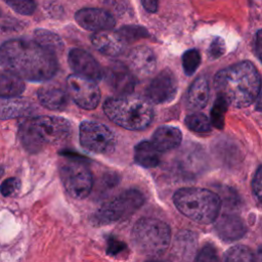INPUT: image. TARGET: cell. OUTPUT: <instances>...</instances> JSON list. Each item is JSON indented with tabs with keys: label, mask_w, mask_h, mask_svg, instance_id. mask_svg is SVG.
Returning a JSON list of instances; mask_svg holds the SVG:
<instances>
[{
	"label": "cell",
	"mask_w": 262,
	"mask_h": 262,
	"mask_svg": "<svg viewBox=\"0 0 262 262\" xmlns=\"http://www.w3.org/2000/svg\"><path fill=\"white\" fill-rule=\"evenodd\" d=\"M75 19L80 27L93 32L112 30L116 25L114 16L108 11L100 8L80 9L75 14Z\"/></svg>",
	"instance_id": "4fadbf2b"
},
{
	"label": "cell",
	"mask_w": 262,
	"mask_h": 262,
	"mask_svg": "<svg viewBox=\"0 0 262 262\" xmlns=\"http://www.w3.org/2000/svg\"><path fill=\"white\" fill-rule=\"evenodd\" d=\"M34 40L41 46L53 51L54 53L62 50L63 48V43L60 37L55 33L47 30H36L34 33Z\"/></svg>",
	"instance_id": "cb8c5ba5"
},
{
	"label": "cell",
	"mask_w": 262,
	"mask_h": 262,
	"mask_svg": "<svg viewBox=\"0 0 262 262\" xmlns=\"http://www.w3.org/2000/svg\"><path fill=\"white\" fill-rule=\"evenodd\" d=\"M177 89L178 83L173 72L164 70L150 81L145 89V96L150 103H166L174 99Z\"/></svg>",
	"instance_id": "8fae6325"
},
{
	"label": "cell",
	"mask_w": 262,
	"mask_h": 262,
	"mask_svg": "<svg viewBox=\"0 0 262 262\" xmlns=\"http://www.w3.org/2000/svg\"><path fill=\"white\" fill-rule=\"evenodd\" d=\"M141 3L144 9L150 13H154L158 10L159 0H141Z\"/></svg>",
	"instance_id": "d590c367"
},
{
	"label": "cell",
	"mask_w": 262,
	"mask_h": 262,
	"mask_svg": "<svg viewBox=\"0 0 262 262\" xmlns=\"http://www.w3.org/2000/svg\"><path fill=\"white\" fill-rule=\"evenodd\" d=\"M185 124L188 129L199 133L209 132L211 130V121L210 119L202 113H194L188 115L185 118Z\"/></svg>",
	"instance_id": "d4e9b609"
},
{
	"label": "cell",
	"mask_w": 262,
	"mask_h": 262,
	"mask_svg": "<svg viewBox=\"0 0 262 262\" xmlns=\"http://www.w3.org/2000/svg\"><path fill=\"white\" fill-rule=\"evenodd\" d=\"M227 106H228V103L221 96H218L211 111V121H212L211 124H213L214 127L218 129L223 128L224 115L227 110Z\"/></svg>",
	"instance_id": "83f0119b"
},
{
	"label": "cell",
	"mask_w": 262,
	"mask_h": 262,
	"mask_svg": "<svg viewBox=\"0 0 262 262\" xmlns=\"http://www.w3.org/2000/svg\"><path fill=\"white\" fill-rule=\"evenodd\" d=\"M225 261H243L251 262L255 260L253 252L245 246H234L226 251L224 254Z\"/></svg>",
	"instance_id": "484cf974"
},
{
	"label": "cell",
	"mask_w": 262,
	"mask_h": 262,
	"mask_svg": "<svg viewBox=\"0 0 262 262\" xmlns=\"http://www.w3.org/2000/svg\"><path fill=\"white\" fill-rule=\"evenodd\" d=\"M24 79L9 70L0 71V97L19 96L25 90Z\"/></svg>",
	"instance_id": "7402d4cb"
},
{
	"label": "cell",
	"mask_w": 262,
	"mask_h": 262,
	"mask_svg": "<svg viewBox=\"0 0 262 262\" xmlns=\"http://www.w3.org/2000/svg\"><path fill=\"white\" fill-rule=\"evenodd\" d=\"M218 96L228 105L243 108L251 105L260 93V75L249 60H244L219 71L214 78Z\"/></svg>",
	"instance_id": "7a4b0ae2"
},
{
	"label": "cell",
	"mask_w": 262,
	"mask_h": 262,
	"mask_svg": "<svg viewBox=\"0 0 262 262\" xmlns=\"http://www.w3.org/2000/svg\"><path fill=\"white\" fill-rule=\"evenodd\" d=\"M209 83L205 77L196 78L190 85L187 97L186 104L187 107L191 111H200L204 108L209 99Z\"/></svg>",
	"instance_id": "44dd1931"
},
{
	"label": "cell",
	"mask_w": 262,
	"mask_h": 262,
	"mask_svg": "<svg viewBox=\"0 0 262 262\" xmlns=\"http://www.w3.org/2000/svg\"><path fill=\"white\" fill-rule=\"evenodd\" d=\"M176 208L186 217L200 224H209L218 217L221 200L212 190L201 187H183L173 196Z\"/></svg>",
	"instance_id": "5b68a950"
},
{
	"label": "cell",
	"mask_w": 262,
	"mask_h": 262,
	"mask_svg": "<svg viewBox=\"0 0 262 262\" xmlns=\"http://www.w3.org/2000/svg\"><path fill=\"white\" fill-rule=\"evenodd\" d=\"M125 244L117 238H110L107 242V247H106V253L108 255H117L121 251L125 249Z\"/></svg>",
	"instance_id": "e575fe53"
},
{
	"label": "cell",
	"mask_w": 262,
	"mask_h": 262,
	"mask_svg": "<svg viewBox=\"0 0 262 262\" xmlns=\"http://www.w3.org/2000/svg\"><path fill=\"white\" fill-rule=\"evenodd\" d=\"M37 95L40 103L51 111H62L69 102V94L60 86L51 83L40 87Z\"/></svg>",
	"instance_id": "ac0fdd59"
},
{
	"label": "cell",
	"mask_w": 262,
	"mask_h": 262,
	"mask_svg": "<svg viewBox=\"0 0 262 262\" xmlns=\"http://www.w3.org/2000/svg\"><path fill=\"white\" fill-rule=\"evenodd\" d=\"M68 62L76 75L91 79L93 81H99L103 76L100 64L90 53L83 49H72L68 55Z\"/></svg>",
	"instance_id": "7c38bea8"
},
{
	"label": "cell",
	"mask_w": 262,
	"mask_h": 262,
	"mask_svg": "<svg viewBox=\"0 0 262 262\" xmlns=\"http://www.w3.org/2000/svg\"><path fill=\"white\" fill-rule=\"evenodd\" d=\"M61 183L67 193L75 200H83L92 189V174L82 162L67 161L59 168Z\"/></svg>",
	"instance_id": "ba28073f"
},
{
	"label": "cell",
	"mask_w": 262,
	"mask_h": 262,
	"mask_svg": "<svg viewBox=\"0 0 262 262\" xmlns=\"http://www.w3.org/2000/svg\"><path fill=\"white\" fill-rule=\"evenodd\" d=\"M160 154L151 142L141 141L134 148V160L144 168H154L161 162Z\"/></svg>",
	"instance_id": "603a6c76"
},
{
	"label": "cell",
	"mask_w": 262,
	"mask_h": 262,
	"mask_svg": "<svg viewBox=\"0 0 262 262\" xmlns=\"http://www.w3.org/2000/svg\"><path fill=\"white\" fill-rule=\"evenodd\" d=\"M103 111L111 121L129 130H143L154 119L151 103L131 93L107 98Z\"/></svg>",
	"instance_id": "277c9868"
},
{
	"label": "cell",
	"mask_w": 262,
	"mask_h": 262,
	"mask_svg": "<svg viewBox=\"0 0 262 262\" xmlns=\"http://www.w3.org/2000/svg\"><path fill=\"white\" fill-rule=\"evenodd\" d=\"M132 241L140 253L157 256L164 253L171 241V230L167 223L155 218H140L131 232Z\"/></svg>",
	"instance_id": "8992f818"
},
{
	"label": "cell",
	"mask_w": 262,
	"mask_h": 262,
	"mask_svg": "<svg viewBox=\"0 0 262 262\" xmlns=\"http://www.w3.org/2000/svg\"><path fill=\"white\" fill-rule=\"evenodd\" d=\"M118 32L124 37V39L127 41V43L137 40L139 38L146 37L148 34L144 28L141 27H136V26H127V27H122Z\"/></svg>",
	"instance_id": "f546056e"
},
{
	"label": "cell",
	"mask_w": 262,
	"mask_h": 262,
	"mask_svg": "<svg viewBox=\"0 0 262 262\" xmlns=\"http://www.w3.org/2000/svg\"><path fill=\"white\" fill-rule=\"evenodd\" d=\"M33 111L30 101L14 97H0V120H8L28 116Z\"/></svg>",
	"instance_id": "ffe728a7"
},
{
	"label": "cell",
	"mask_w": 262,
	"mask_h": 262,
	"mask_svg": "<svg viewBox=\"0 0 262 262\" xmlns=\"http://www.w3.org/2000/svg\"><path fill=\"white\" fill-rule=\"evenodd\" d=\"M0 64L24 80L43 82L57 72L56 53L35 40L13 39L0 46Z\"/></svg>",
	"instance_id": "6da1fadb"
},
{
	"label": "cell",
	"mask_w": 262,
	"mask_h": 262,
	"mask_svg": "<svg viewBox=\"0 0 262 262\" xmlns=\"http://www.w3.org/2000/svg\"><path fill=\"white\" fill-rule=\"evenodd\" d=\"M181 140L182 132L173 126L159 127L151 137V143L161 152L177 147Z\"/></svg>",
	"instance_id": "d6986e66"
},
{
	"label": "cell",
	"mask_w": 262,
	"mask_h": 262,
	"mask_svg": "<svg viewBox=\"0 0 262 262\" xmlns=\"http://www.w3.org/2000/svg\"><path fill=\"white\" fill-rule=\"evenodd\" d=\"M19 188H20V181L17 178L12 177V178H7L2 182L0 186V191L4 196H11L16 194Z\"/></svg>",
	"instance_id": "4dcf8cb0"
},
{
	"label": "cell",
	"mask_w": 262,
	"mask_h": 262,
	"mask_svg": "<svg viewBox=\"0 0 262 262\" xmlns=\"http://www.w3.org/2000/svg\"><path fill=\"white\" fill-rule=\"evenodd\" d=\"M201 63V54L196 49H189L182 55V68L187 76H191Z\"/></svg>",
	"instance_id": "4316f807"
},
{
	"label": "cell",
	"mask_w": 262,
	"mask_h": 262,
	"mask_svg": "<svg viewBox=\"0 0 262 262\" xmlns=\"http://www.w3.org/2000/svg\"><path fill=\"white\" fill-rule=\"evenodd\" d=\"M157 57L151 48L140 45L133 48L128 55V68L133 75L144 78L156 70Z\"/></svg>",
	"instance_id": "5bb4252c"
},
{
	"label": "cell",
	"mask_w": 262,
	"mask_h": 262,
	"mask_svg": "<svg viewBox=\"0 0 262 262\" xmlns=\"http://www.w3.org/2000/svg\"><path fill=\"white\" fill-rule=\"evenodd\" d=\"M144 203L143 194L137 189H127L99 207L91 217L96 226L108 225L134 214Z\"/></svg>",
	"instance_id": "52a82bcc"
},
{
	"label": "cell",
	"mask_w": 262,
	"mask_h": 262,
	"mask_svg": "<svg viewBox=\"0 0 262 262\" xmlns=\"http://www.w3.org/2000/svg\"><path fill=\"white\" fill-rule=\"evenodd\" d=\"M91 42L100 53L113 57L122 54L128 44L118 31L112 30L95 32L91 36Z\"/></svg>",
	"instance_id": "9a60e30c"
},
{
	"label": "cell",
	"mask_w": 262,
	"mask_h": 262,
	"mask_svg": "<svg viewBox=\"0 0 262 262\" xmlns=\"http://www.w3.org/2000/svg\"><path fill=\"white\" fill-rule=\"evenodd\" d=\"M15 12L23 15H30L36 9L35 0H2Z\"/></svg>",
	"instance_id": "f1b7e54d"
},
{
	"label": "cell",
	"mask_w": 262,
	"mask_h": 262,
	"mask_svg": "<svg viewBox=\"0 0 262 262\" xmlns=\"http://www.w3.org/2000/svg\"><path fill=\"white\" fill-rule=\"evenodd\" d=\"M261 182H262V169H261V166H259L254 175L253 181H252L253 192H254L255 198L257 199L258 203H260V201H261V189H262Z\"/></svg>",
	"instance_id": "836d02e7"
},
{
	"label": "cell",
	"mask_w": 262,
	"mask_h": 262,
	"mask_svg": "<svg viewBox=\"0 0 262 262\" xmlns=\"http://www.w3.org/2000/svg\"><path fill=\"white\" fill-rule=\"evenodd\" d=\"M215 229L219 237L225 242H233L242 238L247 227L243 219L233 214H224L216 222Z\"/></svg>",
	"instance_id": "e0dca14e"
},
{
	"label": "cell",
	"mask_w": 262,
	"mask_h": 262,
	"mask_svg": "<svg viewBox=\"0 0 262 262\" xmlns=\"http://www.w3.org/2000/svg\"><path fill=\"white\" fill-rule=\"evenodd\" d=\"M195 261H217L218 257L213 246H205L194 258Z\"/></svg>",
	"instance_id": "d6a6232c"
},
{
	"label": "cell",
	"mask_w": 262,
	"mask_h": 262,
	"mask_svg": "<svg viewBox=\"0 0 262 262\" xmlns=\"http://www.w3.org/2000/svg\"><path fill=\"white\" fill-rule=\"evenodd\" d=\"M255 46H254V49H255V52L258 56V58H261V30H259L257 33H256V36H255Z\"/></svg>",
	"instance_id": "8d00e7d4"
},
{
	"label": "cell",
	"mask_w": 262,
	"mask_h": 262,
	"mask_svg": "<svg viewBox=\"0 0 262 262\" xmlns=\"http://www.w3.org/2000/svg\"><path fill=\"white\" fill-rule=\"evenodd\" d=\"M69 95L80 107L94 110L100 100V90L95 81L73 74L67 79Z\"/></svg>",
	"instance_id": "30bf717a"
},
{
	"label": "cell",
	"mask_w": 262,
	"mask_h": 262,
	"mask_svg": "<svg viewBox=\"0 0 262 262\" xmlns=\"http://www.w3.org/2000/svg\"><path fill=\"white\" fill-rule=\"evenodd\" d=\"M79 137L81 145L94 154L111 155L114 152L117 144L113 131L107 126L94 121H84L81 123Z\"/></svg>",
	"instance_id": "9c48e42d"
},
{
	"label": "cell",
	"mask_w": 262,
	"mask_h": 262,
	"mask_svg": "<svg viewBox=\"0 0 262 262\" xmlns=\"http://www.w3.org/2000/svg\"><path fill=\"white\" fill-rule=\"evenodd\" d=\"M107 83L119 95L130 94L135 85V79L128 67L121 62H115L107 72Z\"/></svg>",
	"instance_id": "2e32d148"
},
{
	"label": "cell",
	"mask_w": 262,
	"mask_h": 262,
	"mask_svg": "<svg viewBox=\"0 0 262 262\" xmlns=\"http://www.w3.org/2000/svg\"><path fill=\"white\" fill-rule=\"evenodd\" d=\"M70 121L60 117L38 116L29 118L19 126V138L30 152L40 151L47 145L67 140L72 134Z\"/></svg>",
	"instance_id": "3957f363"
},
{
	"label": "cell",
	"mask_w": 262,
	"mask_h": 262,
	"mask_svg": "<svg viewBox=\"0 0 262 262\" xmlns=\"http://www.w3.org/2000/svg\"><path fill=\"white\" fill-rule=\"evenodd\" d=\"M3 173H4V169H3L2 166H0V179H1L2 175H3Z\"/></svg>",
	"instance_id": "74e56055"
},
{
	"label": "cell",
	"mask_w": 262,
	"mask_h": 262,
	"mask_svg": "<svg viewBox=\"0 0 262 262\" xmlns=\"http://www.w3.org/2000/svg\"><path fill=\"white\" fill-rule=\"evenodd\" d=\"M225 49H226V47H225L224 40L221 37H216L211 42L208 52H209L210 57L218 58V57H220L221 55L224 54Z\"/></svg>",
	"instance_id": "1f68e13d"
}]
</instances>
